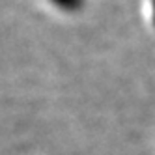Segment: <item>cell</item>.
I'll list each match as a JSON object with an SVG mask.
<instances>
[{
  "instance_id": "6da1fadb",
  "label": "cell",
  "mask_w": 155,
  "mask_h": 155,
  "mask_svg": "<svg viewBox=\"0 0 155 155\" xmlns=\"http://www.w3.org/2000/svg\"><path fill=\"white\" fill-rule=\"evenodd\" d=\"M52 4L60 8L62 12L71 13V12H79L82 8V0H52Z\"/></svg>"
},
{
  "instance_id": "7a4b0ae2",
  "label": "cell",
  "mask_w": 155,
  "mask_h": 155,
  "mask_svg": "<svg viewBox=\"0 0 155 155\" xmlns=\"http://www.w3.org/2000/svg\"><path fill=\"white\" fill-rule=\"evenodd\" d=\"M151 8H153V25H155V0H151Z\"/></svg>"
}]
</instances>
